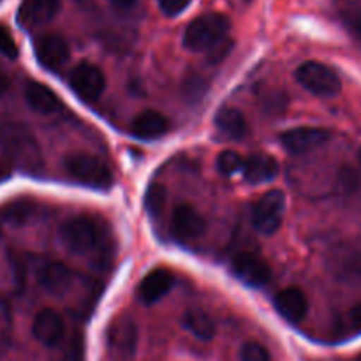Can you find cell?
Here are the masks:
<instances>
[{"mask_svg": "<svg viewBox=\"0 0 361 361\" xmlns=\"http://www.w3.org/2000/svg\"><path fill=\"white\" fill-rule=\"evenodd\" d=\"M62 0H21L18 7V21L23 27H37L48 23L59 14Z\"/></svg>", "mask_w": 361, "mask_h": 361, "instance_id": "13", "label": "cell"}, {"mask_svg": "<svg viewBox=\"0 0 361 361\" xmlns=\"http://www.w3.org/2000/svg\"><path fill=\"white\" fill-rule=\"evenodd\" d=\"M157 2L166 16H178L180 13H183L190 6L192 0H157Z\"/></svg>", "mask_w": 361, "mask_h": 361, "instance_id": "29", "label": "cell"}, {"mask_svg": "<svg viewBox=\"0 0 361 361\" xmlns=\"http://www.w3.org/2000/svg\"><path fill=\"white\" fill-rule=\"evenodd\" d=\"M182 324L201 341H212L215 335L214 319L203 310H189V312H185Z\"/></svg>", "mask_w": 361, "mask_h": 361, "instance_id": "23", "label": "cell"}, {"mask_svg": "<svg viewBox=\"0 0 361 361\" xmlns=\"http://www.w3.org/2000/svg\"><path fill=\"white\" fill-rule=\"evenodd\" d=\"M111 2L118 4V6H130V4H134L136 0H111Z\"/></svg>", "mask_w": 361, "mask_h": 361, "instance_id": "32", "label": "cell"}, {"mask_svg": "<svg viewBox=\"0 0 361 361\" xmlns=\"http://www.w3.org/2000/svg\"><path fill=\"white\" fill-rule=\"evenodd\" d=\"M71 88L80 95L81 99H97L106 88V78L101 67L92 62H80L69 76Z\"/></svg>", "mask_w": 361, "mask_h": 361, "instance_id": "8", "label": "cell"}, {"mask_svg": "<svg viewBox=\"0 0 361 361\" xmlns=\"http://www.w3.org/2000/svg\"><path fill=\"white\" fill-rule=\"evenodd\" d=\"M353 361H361V356H358V358H356V360H353Z\"/></svg>", "mask_w": 361, "mask_h": 361, "instance_id": "33", "label": "cell"}, {"mask_svg": "<svg viewBox=\"0 0 361 361\" xmlns=\"http://www.w3.org/2000/svg\"><path fill=\"white\" fill-rule=\"evenodd\" d=\"M66 171L71 178L92 189L106 190L113 185V173L99 157L90 154H73L66 159Z\"/></svg>", "mask_w": 361, "mask_h": 361, "instance_id": "4", "label": "cell"}, {"mask_svg": "<svg viewBox=\"0 0 361 361\" xmlns=\"http://www.w3.org/2000/svg\"><path fill=\"white\" fill-rule=\"evenodd\" d=\"M295 78L305 90L312 92L314 95H319V97H331V95L338 94L342 88L341 76L335 73V69L323 62H316V60L303 62L296 69Z\"/></svg>", "mask_w": 361, "mask_h": 361, "instance_id": "5", "label": "cell"}, {"mask_svg": "<svg viewBox=\"0 0 361 361\" xmlns=\"http://www.w3.org/2000/svg\"><path fill=\"white\" fill-rule=\"evenodd\" d=\"M231 271L240 282L250 288H263L271 279V270L267 261L254 252L236 254L231 261Z\"/></svg>", "mask_w": 361, "mask_h": 361, "instance_id": "7", "label": "cell"}, {"mask_svg": "<svg viewBox=\"0 0 361 361\" xmlns=\"http://www.w3.org/2000/svg\"><path fill=\"white\" fill-rule=\"evenodd\" d=\"M240 361H270V353L259 342H245L240 348Z\"/></svg>", "mask_w": 361, "mask_h": 361, "instance_id": "27", "label": "cell"}, {"mask_svg": "<svg viewBox=\"0 0 361 361\" xmlns=\"http://www.w3.org/2000/svg\"><path fill=\"white\" fill-rule=\"evenodd\" d=\"M360 161H361V148H360Z\"/></svg>", "mask_w": 361, "mask_h": 361, "instance_id": "35", "label": "cell"}, {"mask_svg": "<svg viewBox=\"0 0 361 361\" xmlns=\"http://www.w3.org/2000/svg\"><path fill=\"white\" fill-rule=\"evenodd\" d=\"M330 140V130L321 127H295L281 134V143L291 154H305Z\"/></svg>", "mask_w": 361, "mask_h": 361, "instance_id": "9", "label": "cell"}, {"mask_svg": "<svg viewBox=\"0 0 361 361\" xmlns=\"http://www.w3.org/2000/svg\"><path fill=\"white\" fill-rule=\"evenodd\" d=\"M9 83H11L9 76H7V74L0 69V95H2L7 88H9Z\"/></svg>", "mask_w": 361, "mask_h": 361, "instance_id": "30", "label": "cell"}, {"mask_svg": "<svg viewBox=\"0 0 361 361\" xmlns=\"http://www.w3.org/2000/svg\"><path fill=\"white\" fill-rule=\"evenodd\" d=\"M242 2H250V0H242Z\"/></svg>", "mask_w": 361, "mask_h": 361, "instance_id": "34", "label": "cell"}, {"mask_svg": "<svg viewBox=\"0 0 361 361\" xmlns=\"http://www.w3.org/2000/svg\"><path fill=\"white\" fill-rule=\"evenodd\" d=\"M145 203H147L148 212H150L154 217H159L166 204V190L164 187L159 185V183H152L147 190V197H145Z\"/></svg>", "mask_w": 361, "mask_h": 361, "instance_id": "26", "label": "cell"}, {"mask_svg": "<svg viewBox=\"0 0 361 361\" xmlns=\"http://www.w3.org/2000/svg\"><path fill=\"white\" fill-rule=\"evenodd\" d=\"M32 334L41 344L56 345L63 338L66 334V324H63L62 316L51 309H44L37 312L32 323Z\"/></svg>", "mask_w": 361, "mask_h": 361, "instance_id": "14", "label": "cell"}, {"mask_svg": "<svg viewBox=\"0 0 361 361\" xmlns=\"http://www.w3.org/2000/svg\"><path fill=\"white\" fill-rule=\"evenodd\" d=\"M69 44H67L66 39L56 34L42 35L35 42V56H37L39 63L49 71L62 67L69 60Z\"/></svg>", "mask_w": 361, "mask_h": 361, "instance_id": "10", "label": "cell"}, {"mask_svg": "<svg viewBox=\"0 0 361 361\" xmlns=\"http://www.w3.org/2000/svg\"><path fill=\"white\" fill-rule=\"evenodd\" d=\"M243 176L250 183H263L275 178L279 173L277 159L268 154H252L245 159L242 169Z\"/></svg>", "mask_w": 361, "mask_h": 361, "instance_id": "18", "label": "cell"}, {"mask_svg": "<svg viewBox=\"0 0 361 361\" xmlns=\"http://www.w3.org/2000/svg\"><path fill=\"white\" fill-rule=\"evenodd\" d=\"M231 21L222 13H207L201 14L183 34V46L190 51H212L219 48L229 34Z\"/></svg>", "mask_w": 361, "mask_h": 361, "instance_id": "3", "label": "cell"}, {"mask_svg": "<svg viewBox=\"0 0 361 361\" xmlns=\"http://www.w3.org/2000/svg\"><path fill=\"white\" fill-rule=\"evenodd\" d=\"M106 341H108V348L111 349L115 355L118 356H130L136 351L137 344V330L136 324L126 317H118L113 321L106 331Z\"/></svg>", "mask_w": 361, "mask_h": 361, "instance_id": "11", "label": "cell"}, {"mask_svg": "<svg viewBox=\"0 0 361 361\" xmlns=\"http://www.w3.org/2000/svg\"><path fill=\"white\" fill-rule=\"evenodd\" d=\"M361 335V303L351 307L344 316L338 317L335 324V337L338 341H348Z\"/></svg>", "mask_w": 361, "mask_h": 361, "instance_id": "24", "label": "cell"}, {"mask_svg": "<svg viewBox=\"0 0 361 361\" xmlns=\"http://www.w3.org/2000/svg\"><path fill=\"white\" fill-rule=\"evenodd\" d=\"M35 201L30 197H16L0 207V217L13 226H21L34 215Z\"/></svg>", "mask_w": 361, "mask_h": 361, "instance_id": "22", "label": "cell"}, {"mask_svg": "<svg viewBox=\"0 0 361 361\" xmlns=\"http://www.w3.org/2000/svg\"><path fill=\"white\" fill-rule=\"evenodd\" d=\"M243 162H245V159H243L238 152L226 150L217 157V169L221 175L233 176L238 171H242Z\"/></svg>", "mask_w": 361, "mask_h": 361, "instance_id": "25", "label": "cell"}, {"mask_svg": "<svg viewBox=\"0 0 361 361\" xmlns=\"http://www.w3.org/2000/svg\"><path fill=\"white\" fill-rule=\"evenodd\" d=\"M25 101L34 111L41 115H49L60 108V101L55 92L39 81H28L25 87Z\"/></svg>", "mask_w": 361, "mask_h": 361, "instance_id": "20", "label": "cell"}, {"mask_svg": "<svg viewBox=\"0 0 361 361\" xmlns=\"http://www.w3.org/2000/svg\"><path fill=\"white\" fill-rule=\"evenodd\" d=\"M286 214V194L279 189L268 190L257 200L252 210V222L263 235H274L281 229Z\"/></svg>", "mask_w": 361, "mask_h": 361, "instance_id": "6", "label": "cell"}, {"mask_svg": "<svg viewBox=\"0 0 361 361\" xmlns=\"http://www.w3.org/2000/svg\"><path fill=\"white\" fill-rule=\"evenodd\" d=\"M0 147L4 155L18 168L28 173L41 169V148L32 130L23 123H4L0 127Z\"/></svg>", "mask_w": 361, "mask_h": 361, "instance_id": "2", "label": "cell"}, {"mask_svg": "<svg viewBox=\"0 0 361 361\" xmlns=\"http://www.w3.org/2000/svg\"><path fill=\"white\" fill-rule=\"evenodd\" d=\"M215 127L224 136L233 137V140H242L247 134V120L240 109L231 108V106H224L215 115Z\"/></svg>", "mask_w": 361, "mask_h": 361, "instance_id": "21", "label": "cell"}, {"mask_svg": "<svg viewBox=\"0 0 361 361\" xmlns=\"http://www.w3.org/2000/svg\"><path fill=\"white\" fill-rule=\"evenodd\" d=\"M71 279H73V274L60 261H46L37 268V282L41 288L55 295H60L69 288Z\"/></svg>", "mask_w": 361, "mask_h": 361, "instance_id": "17", "label": "cell"}, {"mask_svg": "<svg viewBox=\"0 0 361 361\" xmlns=\"http://www.w3.org/2000/svg\"><path fill=\"white\" fill-rule=\"evenodd\" d=\"M60 240L71 252L78 256H109V231L108 226L95 217L76 215L60 228Z\"/></svg>", "mask_w": 361, "mask_h": 361, "instance_id": "1", "label": "cell"}, {"mask_svg": "<svg viewBox=\"0 0 361 361\" xmlns=\"http://www.w3.org/2000/svg\"><path fill=\"white\" fill-rule=\"evenodd\" d=\"M130 129H133L134 136L141 137V140H157L168 133L169 122L162 113L147 109L134 118Z\"/></svg>", "mask_w": 361, "mask_h": 361, "instance_id": "19", "label": "cell"}, {"mask_svg": "<svg viewBox=\"0 0 361 361\" xmlns=\"http://www.w3.org/2000/svg\"><path fill=\"white\" fill-rule=\"evenodd\" d=\"M275 309L288 323L296 324L307 316L309 302H307V296L302 289L286 288L275 296Z\"/></svg>", "mask_w": 361, "mask_h": 361, "instance_id": "16", "label": "cell"}, {"mask_svg": "<svg viewBox=\"0 0 361 361\" xmlns=\"http://www.w3.org/2000/svg\"><path fill=\"white\" fill-rule=\"evenodd\" d=\"M0 53L11 60L16 59L18 53H20L16 41H14L13 34L6 25H0Z\"/></svg>", "mask_w": 361, "mask_h": 361, "instance_id": "28", "label": "cell"}, {"mask_svg": "<svg viewBox=\"0 0 361 361\" xmlns=\"http://www.w3.org/2000/svg\"><path fill=\"white\" fill-rule=\"evenodd\" d=\"M7 176H9V169H7L4 164H0V182H4Z\"/></svg>", "mask_w": 361, "mask_h": 361, "instance_id": "31", "label": "cell"}, {"mask_svg": "<svg viewBox=\"0 0 361 361\" xmlns=\"http://www.w3.org/2000/svg\"><path fill=\"white\" fill-rule=\"evenodd\" d=\"M173 282H175V277L168 268H155L143 277L137 288V296L141 302L150 305L168 295L169 289L173 288Z\"/></svg>", "mask_w": 361, "mask_h": 361, "instance_id": "15", "label": "cell"}, {"mask_svg": "<svg viewBox=\"0 0 361 361\" xmlns=\"http://www.w3.org/2000/svg\"><path fill=\"white\" fill-rule=\"evenodd\" d=\"M171 229L178 240H194L203 235L207 221L190 204H178L173 212Z\"/></svg>", "mask_w": 361, "mask_h": 361, "instance_id": "12", "label": "cell"}]
</instances>
